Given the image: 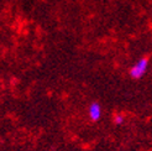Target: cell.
I'll list each match as a JSON object with an SVG mask.
<instances>
[{"label": "cell", "instance_id": "1", "mask_svg": "<svg viewBox=\"0 0 152 151\" xmlns=\"http://www.w3.org/2000/svg\"><path fill=\"white\" fill-rule=\"evenodd\" d=\"M147 70H148V58L146 57L140 58L130 68V77L134 79H141L146 74Z\"/></svg>", "mask_w": 152, "mask_h": 151}, {"label": "cell", "instance_id": "2", "mask_svg": "<svg viewBox=\"0 0 152 151\" xmlns=\"http://www.w3.org/2000/svg\"><path fill=\"white\" fill-rule=\"evenodd\" d=\"M88 115L92 122L96 123L102 118V105L99 102H92L88 107Z\"/></svg>", "mask_w": 152, "mask_h": 151}]
</instances>
